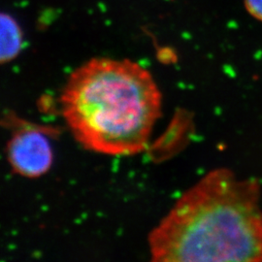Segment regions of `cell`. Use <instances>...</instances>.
<instances>
[{
	"instance_id": "obj_5",
	"label": "cell",
	"mask_w": 262,
	"mask_h": 262,
	"mask_svg": "<svg viewBox=\"0 0 262 262\" xmlns=\"http://www.w3.org/2000/svg\"><path fill=\"white\" fill-rule=\"evenodd\" d=\"M244 4L251 16L262 21V0H244Z\"/></svg>"
},
{
	"instance_id": "obj_3",
	"label": "cell",
	"mask_w": 262,
	"mask_h": 262,
	"mask_svg": "<svg viewBox=\"0 0 262 262\" xmlns=\"http://www.w3.org/2000/svg\"><path fill=\"white\" fill-rule=\"evenodd\" d=\"M11 169L25 178H40L54 162V151L47 131L28 124L14 131L6 147Z\"/></svg>"
},
{
	"instance_id": "obj_2",
	"label": "cell",
	"mask_w": 262,
	"mask_h": 262,
	"mask_svg": "<svg viewBox=\"0 0 262 262\" xmlns=\"http://www.w3.org/2000/svg\"><path fill=\"white\" fill-rule=\"evenodd\" d=\"M162 97L150 72L129 59L96 57L69 76L60 110L85 150L128 157L146 150Z\"/></svg>"
},
{
	"instance_id": "obj_1",
	"label": "cell",
	"mask_w": 262,
	"mask_h": 262,
	"mask_svg": "<svg viewBox=\"0 0 262 262\" xmlns=\"http://www.w3.org/2000/svg\"><path fill=\"white\" fill-rule=\"evenodd\" d=\"M260 195L256 179L210 171L150 231L151 261L262 262Z\"/></svg>"
},
{
	"instance_id": "obj_4",
	"label": "cell",
	"mask_w": 262,
	"mask_h": 262,
	"mask_svg": "<svg viewBox=\"0 0 262 262\" xmlns=\"http://www.w3.org/2000/svg\"><path fill=\"white\" fill-rule=\"evenodd\" d=\"M24 48V33L19 23L9 14L0 13V64L19 56Z\"/></svg>"
}]
</instances>
